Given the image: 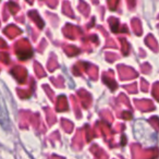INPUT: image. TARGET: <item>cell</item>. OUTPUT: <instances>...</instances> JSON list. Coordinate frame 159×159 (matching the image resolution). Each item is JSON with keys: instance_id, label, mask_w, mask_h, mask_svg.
Segmentation results:
<instances>
[{"instance_id": "f546056e", "label": "cell", "mask_w": 159, "mask_h": 159, "mask_svg": "<svg viewBox=\"0 0 159 159\" xmlns=\"http://www.w3.org/2000/svg\"><path fill=\"white\" fill-rule=\"evenodd\" d=\"M61 126L66 133H71V132H72V130H73V128H74L72 122H70L69 120H66V119H62L61 120Z\"/></svg>"}, {"instance_id": "44dd1931", "label": "cell", "mask_w": 159, "mask_h": 159, "mask_svg": "<svg viewBox=\"0 0 159 159\" xmlns=\"http://www.w3.org/2000/svg\"><path fill=\"white\" fill-rule=\"evenodd\" d=\"M63 50L69 57H74L77 53H80V49L75 46H72V45H64Z\"/></svg>"}, {"instance_id": "e575fe53", "label": "cell", "mask_w": 159, "mask_h": 159, "mask_svg": "<svg viewBox=\"0 0 159 159\" xmlns=\"http://www.w3.org/2000/svg\"><path fill=\"white\" fill-rule=\"evenodd\" d=\"M50 81H51V83H52V84L55 85L56 87H58V89H61V87H63L64 81H63V79H62L61 76L57 77V79H53V77H51Z\"/></svg>"}, {"instance_id": "2e32d148", "label": "cell", "mask_w": 159, "mask_h": 159, "mask_svg": "<svg viewBox=\"0 0 159 159\" xmlns=\"http://www.w3.org/2000/svg\"><path fill=\"white\" fill-rule=\"evenodd\" d=\"M29 16H30V19H31V20L33 21L34 23H35L36 26H37L38 29L42 30L43 27H44V25H45L44 21L42 20V18L39 16V14H38L36 11H34V10L30 11V12H29Z\"/></svg>"}, {"instance_id": "d590c367", "label": "cell", "mask_w": 159, "mask_h": 159, "mask_svg": "<svg viewBox=\"0 0 159 159\" xmlns=\"http://www.w3.org/2000/svg\"><path fill=\"white\" fill-rule=\"evenodd\" d=\"M152 96L155 97V99L159 102V82H156L154 85H152Z\"/></svg>"}, {"instance_id": "4316f807", "label": "cell", "mask_w": 159, "mask_h": 159, "mask_svg": "<svg viewBox=\"0 0 159 159\" xmlns=\"http://www.w3.org/2000/svg\"><path fill=\"white\" fill-rule=\"evenodd\" d=\"M83 131H85V132H83V133L85 134V139H86V142L92 141V139L95 137V133L93 132V130H92V128L89 125H85Z\"/></svg>"}, {"instance_id": "83f0119b", "label": "cell", "mask_w": 159, "mask_h": 159, "mask_svg": "<svg viewBox=\"0 0 159 159\" xmlns=\"http://www.w3.org/2000/svg\"><path fill=\"white\" fill-rule=\"evenodd\" d=\"M16 93H18L19 97H21L22 99H26V98L31 97V95L33 94V87H31L30 89H18L16 91Z\"/></svg>"}, {"instance_id": "4dcf8cb0", "label": "cell", "mask_w": 159, "mask_h": 159, "mask_svg": "<svg viewBox=\"0 0 159 159\" xmlns=\"http://www.w3.org/2000/svg\"><path fill=\"white\" fill-rule=\"evenodd\" d=\"M120 43H121V51L124 56H128L130 52V45L124 38H120Z\"/></svg>"}, {"instance_id": "5b68a950", "label": "cell", "mask_w": 159, "mask_h": 159, "mask_svg": "<svg viewBox=\"0 0 159 159\" xmlns=\"http://www.w3.org/2000/svg\"><path fill=\"white\" fill-rule=\"evenodd\" d=\"M62 32H63L64 36L70 38V39H76L77 36L82 35V30L79 29L77 26H74V25H71V24H66V26L63 27Z\"/></svg>"}, {"instance_id": "5bb4252c", "label": "cell", "mask_w": 159, "mask_h": 159, "mask_svg": "<svg viewBox=\"0 0 159 159\" xmlns=\"http://www.w3.org/2000/svg\"><path fill=\"white\" fill-rule=\"evenodd\" d=\"M91 152L95 156V159H108V155H107V152L97 145L92 146Z\"/></svg>"}, {"instance_id": "d4e9b609", "label": "cell", "mask_w": 159, "mask_h": 159, "mask_svg": "<svg viewBox=\"0 0 159 159\" xmlns=\"http://www.w3.org/2000/svg\"><path fill=\"white\" fill-rule=\"evenodd\" d=\"M71 102H72L73 108H74L75 117H76L77 119H80V118H82V113H81V110H80L79 102H77V100H76V97H75V96H71Z\"/></svg>"}, {"instance_id": "d6a6232c", "label": "cell", "mask_w": 159, "mask_h": 159, "mask_svg": "<svg viewBox=\"0 0 159 159\" xmlns=\"http://www.w3.org/2000/svg\"><path fill=\"white\" fill-rule=\"evenodd\" d=\"M85 66V62H79L77 64H75L72 69V72L74 75H81L83 71V66Z\"/></svg>"}, {"instance_id": "7c38bea8", "label": "cell", "mask_w": 159, "mask_h": 159, "mask_svg": "<svg viewBox=\"0 0 159 159\" xmlns=\"http://www.w3.org/2000/svg\"><path fill=\"white\" fill-rule=\"evenodd\" d=\"M19 117H20V121H19V123H20V128L21 129H27L29 128V123L32 119V113L30 112V111L22 110V111H20Z\"/></svg>"}, {"instance_id": "d6986e66", "label": "cell", "mask_w": 159, "mask_h": 159, "mask_svg": "<svg viewBox=\"0 0 159 159\" xmlns=\"http://www.w3.org/2000/svg\"><path fill=\"white\" fill-rule=\"evenodd\" d=\"M31 123H33V126L36 130H40L42 132H45L46 129L42 128V121H40V117L38 113L36 115H32V119H31Z\"/></svg>"}, {"instance_id": "6125c7cd", "label": "cell", "mask_w": 159, "mask_h": 159, "mask_svg": "<svg viewBox=\"0 0 159 159\" xmlns=\"http://www.w3.org/2000/svg\"><path fill=\"white\" fill-rule=\"evenodd\" d=\"M93 2H94V3H95V5H96V3L98 2V0H93Z\"/></svg>"}, {"instance_id": "836d02e7", "label": "cell", "mask_w": 159, "mask_h": 159, "mask_svg": "<svg viewBox=\"0 0 159 159\" xmlns=\"http://www.w3.org/2000/svg\"><path fill=\"white\" fill-rule=\"evenodd\" d=\"M34 69H35V72H36V75H37L38 77H44L45 75H46V73H45L44 69H43V66H40L38 62H35L34 63Z\"/></svg>"}, {"instance_id": "3957f363", "label": "cell", "mask_w": 159, "mask_h": 159, "mask_svg": "<svg viewBox=\"0 0 159 159\" xmlns=\"http://www.w3.org/2000/svg\"><path fill=\"white\" fill-rule=\"evenodd\" d=\"M117 69H118V72H119L120 80H122V81L132 80V79H135V77L139 76V73H137L136 71L134 70V69L130 68V66L119 64Z\"/></svg>"}, {"instance_id": "9a60e30c", "label": "cell", "mask_w": 159, "mask_h": 159, "mask_svg": "<svg viewBox=\"0 0 159 159\" xmlns=\"http://www.w3.org/2000/svg\"><path fill=\"white\" fill-rule=\"evenodd\" d=\"M3 33H5L9 38H14L16 36L21 35V34H22V31H21L19 27H16V25H9V26H7L5 30H3Z\"/></svg>"}, {"instance_id": "f5cc1de1", "label": "cell", "mask_w": 159, "mask_h": 159, "mask_svg": "<svg viewBox=\"0 0 159 159\" xmlns=\"http://www.w3.org/2000/svg\"><path fill=\"white\" fill-rule=\"evenodd\" d=\"M124 124H117L116 125V129H115V132H121L122 130H124Z\"/></svg>"}, {"instance_id": "ee69618b", "label": "cell", "mask_w": 159, "mask_h": 159, "mask_svg": "<svg viewBox=\"0 0 159 159\" xmlns=\"http://www.w3.org/2000/svg\"><path fill=\"white\" fill-rule=\"evenodd\" d=\"M119 59V56L116 55L113 52H106V60L108 62H113L115 60H118Z\"/></svg>"}, {"instance_id": "7bdbcfd3", "label": "cell", "mask_w": 159, "mask_h": 159, "mask_svg": "<svg viewBox=\"0 0 159 159\" xmlns=\"http://www.w3.org/2000/svg\"><path fill=\"white\" fill-rule=\"evenodd\" d=\"M119 1L120 0H108V7L111 11H115L117 10L118 5H119Z\"/></svg>"}, {"instance_id": "60d3db41", "label": "cell", "mask_w": 159, "mask_h": 159, "mask_svg": "<svg viewBox=\"0 0 159 159\" xmlns=\"http://www.w3.org/2000/svg\"><path fill=\"white\" fill-rule=\"evenodd\" d=\"M83 42H84V43H86V42H93L94 44L97 45V46H98V44H99V39H98L97 36H96V35H91V36H89V37L83 38Z\"/></svg>"}, {"instance_id": "6f0895ef", "label": "cell", "mask_w": 159, "mask_h": 159, "mask_svg": "<svg viewBox=\"0 0 159 159\" xmlns=\"http://www.w3.org/2000/svg\"><path fill=\"white\" fill-rule=\"evenodd\" d=\"M97 27H98V30H99V31L102 32V34H104V35H105V37H107V36H108V33H107V32L105 31L104 29H102V26H97Z\"/></svg>"}, {"instance_id": "7dc6e473", "label": "cell", "mask_w": 159, "mask_h": 159, "mask_svg": "<svg viewBox=\"0 0 159 159\" xmlns=\"http://www.w3.org/2000/svg\"><path fill=\"white\" fill-rule=\"evenodd\" d=\"M141 89L143 92H148V89H149V84L146 82V80L144 79H141Z\"/></svg>"}, {"instance_id": "ac0fdd59", "label": "cell", "mask_w": 159, "mask_h": 159, "mask_svg": "<svg viewBox=\"0 0 159 159\" xmlns=\"http://www.w3.org/2000/svg\"><path fill=\"white\" fill-rule=\"evenodd\" d=\"M145 43H146V45L154 51V52H158V49H159L158 43H157V40L155 39V37L152 35V34L147 35V37L145 38Z\"/></svg>"}, {"instance_id": "7a4b0ae2", "label": "cell", "mask_w": 159, "mask_h": 159, "mask_svg": "<svg viewBox=\"0 0 159 159\" xmlns=\"http://www.w3.org/2000/svg\"><path fill=\"white\" fill-rule=\"evenodd\" d=\"M14 51L20 60H27L33 56V49L26 39H21L16 42L14 45Z\"/></svg>"}, {"instance_id": "f35d334b", "label": "cell", "mask_w": 159, "mask_h": 159, "mask_svg": "<svg viewBox=\"0 0 159 159\" xmlns=\"http://www.w3.org/2000/svg\"><path fill=\"white\" fill-rule=\"evenodd\" d=\"M118 102H122V104H124V106H126L128 108H131L130 106V102H129L128 97H126L125 95H123V94H120L119 97H118Z\"/></svg>"}, {"instance_id": "cb8c5ba5", "label": "cell", "mask_w": 159, "mask_h": 159, "mask_svg": "<svg viewBox=\"0 0 159 159\" xmlns=\"http://www.w3.org/2000/svg\"><path fill=\"white\" fill-rule=\"evenodd\" d=\"M79 10L80 12L83 14L84 16H89V5H87L85 1H83V0H80V3H79Z\"/></svg>"}, {"instance_id": "8992f818", "label": "cell", "mask_w": 159, "mask_h": 159, "mask_svg": "<svg viewBox=\"0 0 159 159\" xmlns=\"http://www.w3.org/2000/svg\"><path fill=\"white\" fill-rule=\"evenodd\" d=\"M102 82L110 89L111 92H115L118 89V83L116 82L113 77V71H108L102 74Z\"/></svg>"}, {"instance_id": "1f68e13d", "label": "cell", "mask_w": 159, "mask_h": 159, "mask_svg": "<svg viewBox=\"0 0 159 159\" xmlns=\"http://www.w3.org/2000/svg\"><path fill=\"white\" fill-rule=\"evenodd\" d=\"M100 117L104 120H106V123H112L113 122V117L109 110H102L100 112Z\"/></svg>"}, {"instance_id": "484cf974", "label": "cell", "mask_w": 159, "mask_h": 159, "mask_svg": "<svg viewBox=\"0 0 159 159\" xmlns=\"http://www.w3.org/2000/svg\"><path fill=\"white\" fill-rule=\"evenodd\" d=\"M62 12H63L66 16H70V18H74V13L72 11V8H71L70 3L68 1H64L63 5H62Z\"/></svg>"}, {"instance_id": "f1b7e54d", "label": "cell", "mask_w": 159, "mask_h": 159, "mask_svg": "<svg viewBox=\"0 0 159 159\" xmlns=\"http://www.w3.org/2000/svg\"><path fill=\"white\" fill-rule=\"evenodd\" d=\"M58 66H58L57 58H56L55 56L50 57V59L48 60V63H47V69H48L50 72H53V71H55Z\"/></svg>"}, {"instance_id": "e0dca14e", "label": "cell", "mask_w": 159, "mask_h": 159, "mask_svg": "<svg viewBox=\"0 0 159 159\" xmlns=\"http://www.w3.org/2000/svg\"><path fill=\"white\" fill-rule=\"evenodd\" d=\"M69 109L68 107V100H66V97L64 95H61L58 97L57 100V106H56V110L61 112V111H66Z\"/></svg>"}, {"instance_id": "74e56055", "label": "cell", "mask_w": 159, "mask_h": 159, "mask_svg": "<svg viewBox=\"0 0 159 159\" xmlns=\"http://www.w3.org/2000/svg\"><path fill=\"white\" fill-rule=\"evenodd\" d=\"M7 8H9V9H10L9 11L11 12L12 14H16V12H18L19 10H20V8H19V6L16 5V3L12 2V1H11V2L8 3V5H7Z\"/></svg>"}, {"instance_id": "52a82bcc", "label": "cell", "mask_w": 159, "mask_h": 159, "mask_svg": "<svg viewBox=\"0 0 159 159\" xmlns=\"http://www.w3.org/2000/svg\"><path fill=\"white\" fill-rule=\"evenodd\" d=\"M134 104H135V106H136V108L139 109V110L144 111V112H146V111L155 110L154 104H152V100H149V99H141V100L135 99Z\"/></svg>"}, {"instance_id": "8fae6325", "label": "cell", "mask_w": 159, "mask_h": 159, "mask_svg": "<svg viewBox=\"0 0 159 159\" xmlns=\"http://www.w3.org/2000/svg\"><path fill=\"white\" fill-rule=\"evenodd\" d=\"M108 23L110 25V29L113 33H119V32H124V33H129L128 29H126V25H123V26L120 27V24H119V20L116 18H110L108 19Z\"/></svg>"}, {"instance_id": "30bf717a", "label": "cell", "mask_w": 159, "mask_h": 159, "mask_svg": "<svg viewBox=\"0 0 159 159\" xmlns=\"http://www.w3.org/2000/svg\"><path fill=\"white\" fill-rule=\"evenodd\" d=\"M80 97V102L82 104V106L85 109H89L92 105V96L89 92H86L85 89H80L79 93H77Z\"/></svg>"}, {"instance_id": "ba28073f", "label": "cell", "mask_w": 159, "mask_h": 159, "mask_svg": "<svg viewBox=\"0 0 159 159\" xmlns=\"http://www.w3.org/2000/svg\"><path fill=\"white\" fill-rule=\"evenodd\" d=\"M94 133H95V136H100L102 134L106 139L112 134L108 124H106L105 122H97V124L95 126V132Z\"/></svg>"}, {"instance_id": "9f6ffc18", "label": "cell", "mask_w": 159, "mask_h": 159, "mask_svg": "<svg viewBox=\"0 0 159 159\" xmlns=\"http://www.w3.org/2000/svg\"><path fill=\"white\" fill-rule=\"evenodd\" d=\"M3 20L7 21L8 20V13H7V6H5L3 8Z\"/></svg>"}, {"instance_id": "ab89813d", "label": "cell", "mask_w": 159, "mask_h": 159, "mask_svg": "<svg viewBox=\"0 0 159 159\" xmlns=\"http://www.w3.org/2000/svg\"><path fill=\"white\" fill-rule=\"evenodd\" d=\"M43 89H44L45 92L47 93V95H48L49 99H50L51 102H53V100H55V94H53V92L50 89V87H49L48 85H43Z\"/></svg>"}, {"instance_id": "680465c9", "label": "cell", "mask_w": 159, "mask_h": 159, "mask_svg": "<svg viewBox=\"0 0 159 159\" xmlns=\"http://www.w3.org/2000/svg\"><path fill=\"white\" fill-rule=\"evenodd\" d=\"M125 139H125V136H122V137H121V145H123V146L125 145V143H126Z\"/></svg>"}, {"instance_id": "816d5d0a", "label": "cell", "mask_w": 159, "mask_h": 159, "mask_svg": "<svg viewBox=\"0 0 159 159\" xmlns=\"http://www.w3.org/2000/svg\"><path fill=\"white\" fill-rule=\"evenodd\" d=\"M106 47H109V48H117V45H116L115 40L108 39V42L106 43Z\"/></svg>"}, {"instance_id": "6da1fadb", "label": "cell", "mask_w": 159, "mask_h": 159, "mask_svg": "<svg viewBox=\"0 0 159 159\" xmlns=\"http://www.w3.org/2000/svg\"><path fill=\"white\" fill-rule=\"evenodd\" d=\"M133 159H156L159 157L158 148H150V149H142L139 144H133L131 146Z\"/></svg>"}, {"instance_id": "b9f144b4", "label": "cell", "mask_w": 159, "mask_h": 159, "mask_svg": "<svg viewBox=\"0 0 159 159\" xmlns=\"http://www.w3.org/2000/svg\"><path fill=\"white\" fill-rule=\"evenodd\" d=\"M137 85H136V83H133V84H131V85H125L124 86V89H126V91L129 92V93H131V94H136L137 93Z\"/></svg>"}, {"instance_id": "9c48e42d", "label": "cell", "mask_w": 159, "mask_h": 159, "mask_svg": "<svg viewBox=\"0 0 159 159\" xmlns=\"http://www.w3.org/2000/svg\"><path fill=\"white\" fill-rule=\"evenodd\" d=\"M11 74L16 77V80L19 83H24L27 77V71L23 66H14L11 70Z\"/></svg>"}, {"instance_id": "bcb514c9", "label": "cell", "mask_w": 159, "mask_h": 159, "mask_svg": "<svg viewBox=\"0 0 159 159\" xmlns=\"http://www.w3.org/2000/svg\"><path fill=\"white\" fill-rule=\"evenodd\" d=\"M150 70H152V66H150L148 63H143L141 66V71L144 73V74H148V73L150 72Z\"/></svg>"}, {"instance_id": "603a6c76", "label": "cell", "mask_w": 159, "mask_h": 159, "mask_svg": "<svg viewBox=\"0 0 159 159\" xmlns=\"http://www.w3.org/2000/svg\"><path fill=\"white\" fill-rule=\"evenodd\" d=\"M45 112H46V118H47V122H48L49 125H52L53 123L56 122V116L53 115L52 110H51L49 107H46L45 108Z\"/></svg>"}, {"instance_id": "db71d44e", "label": "cell", "mask_w": 159, "mask_h": 159, "mask_svg": "<svg viewBox=\"0 0 159 159\" xmlns=\"http://www.w3.org/2000/svg\"><path fill=\"white\" fill-rule=\"evenodd\" d=\"M126 2H128L129 9H133L135 7V0H126Z\"/></svg>"}, {"instance_id": "ffe728a7", "label": "cell", "mask_w": 159, "mask_h": 159, "mask_svg": "<svg viewBox=\"0 0 159 159\" xmlns=\"http://www.w3.org/2000/svg\"><path fill=\"white\" fill-rule=\"evenodd\" d=\"M131 25H132V29L133 32L136 34L137 36H141L142 33H143V30H142V24H141V21L139 19H133L131 21Z\"/></svg>"}, {"instance_id": "8d00e7d4", "label": "cell", "mask_w": 159, "mask_h": 159, "mask_svg": "<svg viewBox=\"0 0 159 159\" xmlns=\"http://www.w3.org/2000/svg\"><path fill=\"white\" fill-rule=\"evenodd\" d=\"M149 123L156 131H159V118L158 117H152L149 119Z\"/></svg>"}, {"instance_id": "c3c4849f", "label": "cell", "mask_w": 159, "mask_h": 159, "mask_svg": "<svg viewBox=\"0 0 159 159\" xmlns=\"http://www.w3.org/2000/svg\"><path fill=\"white\" fill-rule=\"evenodd\" d=\"M119 117L123 118V119H125V120H131L132 119V112H130V111H124L121 115H119Z\"/></svg>"}, {"instance_id": "91938a15", "label": "cell", "mask_w": 159, "mask_h": 159, "mask_svg": "<svg viewBox=\"0 0 159 159\" xmlns=\"http://www.w3.org/2000/svg\"><path fill=\"white\" fill-rule=\"evenodd\" d=\"M51 159H63V158H60V157H58V156H53Z\"/></svg>"}, {"instance_id": "94428289", "label": "cell", "mask_w": 159, "mask_h": 159, "mask_svg": "<svg viewBox=\"0 0 159 159\" xmlns=\"http://www.w3.org/2000/svg\"><path fill=\"white\" fill-rule=\"evenodd\" d=\"M26 1H27V2L30 3V5H32V3L34 2V0H26Z\"/></svg>"}, {"instance_id": "f907efd6", "label": "cell", "mask_w": 159, "mask_h": 159, "mask_svg": "<svg viewBox=\"0 0 159 159\" xmlns=\"http://www.w3.org/2000/svg\"><path fill=\"white\" fill-rule=\"evenodd\" d=\"M46 1V3L49 6L50 8H56L57 7V0H45Z\"/></svg>"}, {"instance_id": "4fadbf2b", "label": "cell", "mask_w": 159, "mask_h": 159, "mask_svg": "<svg viewBox=\"0 0 159 159\" xmlns=\"http://www.w3.org/2000/svg\"><path fill=\"white\" fill-rule=\"evenodd\" d=\"M82 135H83V131L82 130H77L75 136L72 139V147L73 149L79 150L82 148L83 146V139H82Z\"/></svg>"}, {"instance_id": "681fc988", "label": "cell", "mask_w": 159, "mask_h": 159, "mask_svg": "<svg viewBox=\"0 0 159 159\" xmlns=\"http://www.w3.org/2000/svg\"><path fill=\"white\" fill-rule=\"evenodd\" d=\"M46 45H47V42L45 39H43L42 42H40V45L37 47V51H39V52H43V51H44V48L46 47Z\"/></svg>"}, {"instance_id": "277c9868", "label": "cell", "mask_w": 159, "mask_h": 159, "mask_svg": "<svg viewBox=\"0 0 159 159\" xmlns=\"http://www.w3.org/2000/svg\"><path fill=\"white\" fill-rule=\"evenodd\" d=\"M0 124L7 131L10 130V128H11L10 126V120H9V116H8L7 108H6L5 100H3L1 94H0Z\"/></svg>"}, {"instance_id": "7402d4cb", "label": "cell", "mask_w": 159, "mask_h": 159, "mask_svg": "<svg viewBox=\"0 0 159 159\" xmlns=\"http://www.w3.org/2000/svg\"><path fill=\"white\" fill-rule=\"evenodd\" d=\"M86 72L92 80H97V77H98V68L97 66H93V64H87Z\"/></svg>"}, {"instance_id": "11a10c76", "label": "cell", "mask_w": 159, "mask_h": 159, "mask_svg": "<svg viewBox=\"0 0 159 159\" xmlns=\"http://www.w3.org/2000/svg\"><path fill=\"white\" fill-rule=\"evenodd\" d=\"M0 48H3V49L8 48V45H7V43H6L5 40L2 39V38H0Z\"/></svg>"}, {"instance_id": "f6af8a7d", "label": "cell", "mask_w": 159, "mask_h": 159, "mask_svg": "<svg viewBox=\"0 0 159 159\" xmlns=\"http://www.w3.org/2000/svg\"><path fill=\"white\" fill-rule=\"evenodd\" d=\"M0 60H1V62H3L5 64L10 63V57L7 52H1V51H0Z\"/></svg>"}]
</instances>
